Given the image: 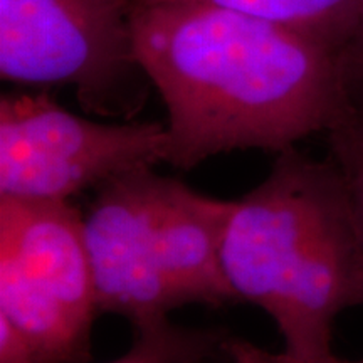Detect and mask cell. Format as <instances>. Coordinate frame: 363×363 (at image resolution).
Here are the masks:
<instances>
[{"label": "cell", "instance_id": "2", "mask_svg": "<svg viewBox=\"0 0 363 363\" xmlns=\"http://www.w3.org/2000/svg\"><path fill=\"white\" fill-rule=\"evenodd\" d=\"M222 267L235 301L274 321L286 353L331 355L338 316L363 306V244L335 162L276 153L269 175L233 201Z\"/></svg>", "mask_w": 363, "mask_h": 363}, {"label": "cell", "instance_id": "4", "mask_svg": "<svg viewBox=\"0 0 363 363\" xmlns=\"http://www.w3.org/2000/svg\"><path fill=\"white\" fill-rule=\"evenodd\" d=\"M99 313L78 208L0 197V325L30 363H88Z\"/></svg>", "mask_w": 363, "mask_h": 363}, {"label": "cell", "instance_id": "7", "mask_svg": "<svg viewBox=\"0 0 363 363\" xmlns=\"http://www.w3.org/2000/svg\"><path fill=\"white\" fill-rule=\"evenodd\" d=\"M169 2V0H135ZM233 9L298 30L331 48L342 49L355 30L363 0H187Z\"/></svg>", "mask_w": 363, "mask_h": 363}, {"label": "cell", "instance_id": "5", "mask_svg": "<svg viewBox=\"0 0 363 363\" xmlns=\"http://www.w3.org/2000/svg\"><path fill=\"white\" fill-rule=\"evenodd\" d=\"M135 0H0V76L71 86L84 111L131 121L150 83L136 57Z\"/></svg>", "mask_w": 363, "mask_h": 363}, {"label": "cell", "instance_id": "8", "mask_svg": "<svg viewBox=\"0 0 363 363\" xmlns=\"http://www.w3.org/2000/svg\"><path fill=\"white\" fill-rule=\"evenodd\" d=\"M227 333L194 330L170 320L133 328V342L123 355L110 363H197L220 350Z\"/></svg>", "mask_w": 363, "mask_h": 363}, {"label": "cell", "instance_id": "3", "mask_svg": "<svg viewBox=\"0 0 363 363\" xmlns=\"http://www.w3.org/2000/svg\"><path fill=\"white\" fill-rule=\"evenodd\" d=\"M230 211L153 167L96 189L83 227L99 311L142 328L180 306L238 303L222 267Z\"/></svg>", "mask_w": 363, "mask_h": 363}, {"label": "cell", "instance_id": "10", "mask_svg": "<svg viewBox=\"0 0 363 363\" xmlns=\"http://www.w3.org/2000/svg\"><path fill=\"white\" fill-rule=\"evenodd\" d=\"M220 348L233 363H363V358L360 360H345L335 353L320 358V360H301V358L289 355L284 350L271 352L267 348L259 347V345L238 337H230V335H225Z\"/></svg>", "mask_w": 363, "mask_h": 363}, {"label": "cell", "instance_id": "12", "mask_svg": "<svg viewBox=\"0 0 363 363\" xmlns=\"http://www.w3.org/2000/svg\"><path fill=\"white\" fill-rule=\"evenodd\" d=\"M197 363H233L229 360V357L225 355L224 352H222V348L217 353H214V355H211V357H207V358H203V360H201V362H197Z\"/></svg>", "mask_w": 363, "mask_h": 363}, {"label": "cell", "instance_id": "1", "mask_svg": "<svg viewBox=\"0 0 363 363\" xmlns=\"http://www.w3.org/2000/svg\"><path fill=\"white\" fill-rule=\"evenodd\" d=\"M136 57L167 106V158L190 170L234 150L279 153L350 115L342 52L206 2H135Z\"/></svg>", "mask_w": 363, "mask_h": 363}, {"label": "cell", "instance_id": "6", "mask_svg": "<svg viewBox=\"0 0 363 363\" xmlns=\"http://www.w3.org/2000/svg\"><path fill=\"white\" fill-rule=\"evenodd\" d=\"M162 123H99L45 93L0 98V197L69 202L88 189L165 162Z\"/></svg>", "mask_w": 363, "mask_h": 363}, {"label": "cell", "instance_id": "11", "mask_svg": "<svg viewBox=\"0 0 363 363\" xmlns=\"http://www.w3.org/2000/svg\"><path fill=\"white\" fill-rule=\"evenodd\" d=\"M342 62L353 106L363 110V6L355 30L342 49Z\"/></svg>", "mask_w": 363, "mask_h": 363}, {"label": "cell", "instance_id": "9", "mask_svg": "<svg viewBox=\"0 0 363 363\" xmlns=\"http://www.w3.org/2000/svg\"><path fill=\"white\" fill-rule=\"evenodd\" d=\"M328 157L338 167L350 197L363 244V110L355 108L337 126L326 131Z\"/></svg>", "mask_w": 363, "mask_h": 363}]
</instances>
